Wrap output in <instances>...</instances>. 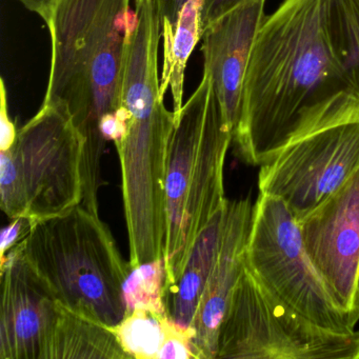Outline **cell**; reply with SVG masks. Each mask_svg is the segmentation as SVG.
<instances>
[{"label":"cell","mask_w":359,"mask_h":359,"mask_svg":"<svg viewBox=\"0 0 359 359\" xmlns=\"http://www.w3.org/2000/svg\"><path fill=\"white\" fill-rule=\"evenodd\" d=\"M144 309H136L110 327L131 358L157 359L165 339V319Z\"/></svg>","instance_id":"obj_17"},{"label":"cell","mask_w":359,"mask_h":359,"mask_svg":"<svg viewBox=\"0 0 359 359\" xmlns=\"http://www.w3.org/2000/svg\"><path fill=\"white\" fill-rule=\"evenodd\" d=\"M27 10L41 15L51 0H18Z\"/></svg>","instance_id":"obj_24"},{"label":"cell","mask_w":359,"mask_h":359,"mask_svg":"<svg viewBox=\"0 0 359 359\" xmlns=\"http://www.w3.org/2000/svg\"><path fill=\"white\" fill-rule=\"evenodd\" d=\"M245 264L269 291L313 323L338 333L355 331L350 313L336 302L306 253L297 218L281 199L259 194Z\"/></svg>","instance_id":"obj_8"},{"label":"cell","mask_w":359,"mask_h":359,"mask_svg":"<svg viewBox=\"0 0 359 359\" xmlns=\"http://www.w3.org/2000/svg\"><path fill=\"white\" fill-rule=\"evenodd\" d=\"M203 0H189L180 12L171 34L163 35V65L161 90L165 96L171 90L175 118L184 107V72L195 46L203 37L201 10Z\"/></svg>","instance_id":"obj_16"},{"label":"cell","mask_w":359,"mask_h":359,"mask_svg":"<svg viewBox=\"0 0 359 359\" xmlns=\"http://www.w3.org/2000/svg\"><path fill=\"white\" fill-rule=\"evenodd\" d=\"M130 359L110 327L60 304L57 323L43 359Z\"/></svg>","instance_id":"obj_15"},{"label":"cell","mask_w":359,"mask_h":359,"mask_svg":"<svg viewBox=\"0 0 359 359\" xmlns=\"http://www.w3.org/2000/svg\"><path fill=\"white\" fill-rule=\"evenodd\" d=\"M18 130L9 116L7 89L5 81H0V151H6L13 146L18 136Z\"/></svg>","instance_id":"obj_21"},{"label":"cell","mask_w":359,"mask_h":359,"mask_svg":"<svg viewBox=\"0 0 359 359\" xmlns=\"http://www.w3.org/2000/svg\"><path fill=\"white\" fill-rule=\"evenodd\" d=\"M83 140L62 104H43L0 152V199L8 217L33 224L83 201Z\"/></svg>","instance_id":"obj_6"},{"label":"cell","mask_w":359,"mask_h":359,"mask_svg":"<svg viewBox=\"0 0 359 359\" xmlns=\"http://www.w3.org/2000/svg\"><path fill=\"white\" fill-rule=\"evenodd\" d=\"M161 20L138 14L130 32L123 83L125 132L114 142L121 168L131 268L163 258L165 170L174 112L163 102L158 71Z\"/></svg>","instance_id":"obj_3"},{"label":"cell","mask_w":359,"mask_h":359,"mask_svg":"<svg viewBox=\"0 0 359 359\" xmlns=\"http://www.w3.org/2000/svg\"><path fill=\"white\" fill-rule=\"evenodd\" d=\"M248 1L251 0H203V10H201L203 33L212 22Z\"/></svg>","instance_id":"obj_22"},{"label":"cell","mask_w":359,"mask_h":359,"mask_svg":"<svg viewBox=\"0 0 359 359\" xmlns=\"http://www.w3.org/2000/svg\"><path fill=\"white\" fill-rule=\"evenodd\" d=\"M219 358L359 359V330L338 333L313 323L245 264L218 332Z\"/></svg>","instance_id":"obj_7"},{"label":"cell","mask_w":359,"mask_h":359,"mask_svg":"<svg viewBox=\"0 0 359 359\" xmlns=\"http://www.w3.org/2000/svg\"><path fill=\"white\" fill-rule=\"evenodd\" d=\"M298 224L306 253L350 313L359 278V169Z\"/></svg>","instance_id":"obj_10"},{"label":"cell","mask_w":359,"mask_h":359,"mask_svg":"<svg viewBox=\"0 0 359 359\" xmlns=\"http://www.w3.org/2000/svg\"><path fill=\"white\" fill-rule=\"evenodd\" d=\"M193 327H184L172 320L165 319V339L157 359H197L193 350Z\"/></svg>","instance_id":"obj_19"},{"label":"cell","mask_w":359,"mask_h":359,"mask_svg":"<svg viewBox=\"0 0 359 359\" xmlns=\"http://www.w3.org/2000/svg\"><path fill=\"white\" fill-rule=\"evenodd\" d=\"M233 131L209 75L182 107L165 170V293L182 275L201 231L226 205L224 168Z\"/></svg>","instance_id":"obj_4"},{"label":"cell","mask_w":359,"mask_h":359,"mask_svg":"<svg viewBox=\"0 0 359 359\" xmlns=\"http://www.w3.org/2000/svg\"><path fill=\"white\" fill-rule=\"evenodd\" d=\"M131 0H51L39 18L51 39L43 104H62L83 136L81 205L100 216L107 142L123 135V83Z\"/></svg>","instance_id":"obj_2"},{"label":"cell","mask_w":359,"mask_h":359,"mask_svg":"<svg viewBox=\"0 0 359 359\" xmlns=\"http://www.w3.org/2000/svg\"><path fill=\"white\" fill-rule=\"evenodd\" d=\"M226 213V203L201 231L180 279L165 293L168 316L182 327H192L203 290L217 259Z\"/></svg>","instance_id":"obj_14"},{"label":"cell","mask_w":359,"mask_h":359,"mask_svg":"<svg viewBox=\"0 0 359 359\" xmlns=\"http://www.w3.org/2000/svg\"><path fill=\"white\" fill-rule=\"evenodd\" d=\"M1 269L0 359H43L60 315V304L31 268L20 245Z\"/></svg>","instance_id":"obj_11"},{"label":"cell","mask_w":359,"mask_h":359,"mask_svg":"<svg viewBox=\"0 0 359 359\" xmlns=\"http://www.w3.org/2000/svg\"><path fill=\"white\" fill-rule=\"evenodd\" d=\"M266 0H251L224 14L203 33V73L209 75L234 134L250 55L264 22Z\"/></svg>","instance_id":"obj_12"},{"label":"cell","mask_w":359,"mask_h":359,"mask_svg":"<svg viewBox=\"0 0 359 359\" xmlns=\"http://www.w3.org/2000/svg\"><path fill=\"white\" fill-rule=\"evenodd\" d=\"M359 169V117L323 128L260 165L259 194L285 201L298 219L335 193Z\"/></svg>","instance_id":"obj_9"},{"label":"cell","mask_w":359,"mask_h":359,"mask_svg":"<svg viewBox=\"0 0 359 359\" xmlns=\"http://www.w3.org/2000/svg\"><path fill=\"white\" fill-rule=\"evenodd\" d=\"M165 283V258L131 268L123 287L127 315L136 309H144L161 316H167Z\"/></svg>","instance_id":"obj_18"},{"label":"cell","mask_w":359,"mask_h":359,"mask_svg":"<svg viewBox=\"0 0 359 359\" xmlns=\"http://www.w3.org/2000/svg\"><path fill=\"white\" fill-rule=\"evenodd\" d=\"M350 318L352 325H356L359 321V278L355 289L354 299H353L352 309L350 311Z\"/></svg>","instance_id":"obj_25"},{"label":"cell","mask_w":359,"mask_h":359,"mask_svg":"<svg viewBox=\"0 0 359 359\" xmlns=\"http://www.w3.org/2000/svg\"><path fill=\"white\" fill-rule=\"evenodd\" d=\"M253 210L249 198L226 201L217 259L193 321V350L197 359H216L220 325L245 266Z\"/></svg>","instance_id":"obj_13"},{"label":"cell","mask_w":359,"mask_h":359,"mask_svg":"<svg viewBox=\"0 0 359 359\" xmlns=\"http://www.w3.org/2000/svg\"><path fill=\"white\" fill-rule=\"evenodd\" d=\"M33 224L28 217H18L4 229L0 241V264L5 262L8 253L28 236Z\"/></svg>","instance_id":"obj_20"},{"label":"cell","mask_w":359,"mask_h":359,"mask_svg":"<svg viewBox=\"0 0 359 359\" xmlns=\"http://www.w3.org/2000/svg\"><path fill=\"white\" fill-rule=\"evenodd\" d=\"M359 117V0H283L254 41L233 134L262 165L292 142Z\"/></svg>","instance_id":"obj_1"},{"label":"cell","mask_w":359,"mask_h":359,"mask_svg":"<svg viewBox=\"0 0 359 359\" xmlns=\"http://www.w3.org/2000/svg\"><path fill=\"white\" fill-rule=\"evenodd\" d=\"M188 1L189 0H157L161 22H163V36L173 32L180 18V12Z\"/></svg>","instance_id":"obj_23"},{"label":"cell","mask_w":359,"mask_h":359,"mask_svg":"<svg viewBox=\"0 0 359 359\" xmlns=\"http://www.w3.org/2000/svg\"><path fill=\"white\" fill-rule=\"evenodd\" d=\"M18 245L62 306L108 327L125 318L123 287L131 266L108 226L81 203L35 222Z\"/></svg>","instance_id":"obj_5"}]
</instances>
